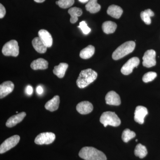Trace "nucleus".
I'll use <instances>...</instances> for the list:
<instances>
[{
    "label": "nucleus",
    "instance_id": "f3484780",
    "mask_svg": "<svg viewBox=\"0 0 160 160\" xmlns=\"http://www.w3.org/2000/svg\"><path fill=\"white\" fill-rule=\"evenodd\" d=\"M107 14L115 18L119 19L123 13V10L120 6L112 5L108 7Z\"/></svg>",
    "mask_w": 160,
    "mask_h": 160
},
{
    "label": "nucleus",
    "instance_id": "a211bd4d",
    "mask_svg": "<svg viewBox=\"0 0 160 160\" xmlns=\"http://www.w3.org/2000/svg\"><path fill=\"white\" fill-rule=\"evenodd\" d=\"M48 62L46 60L43 58H38L34 60L31 63L30 66L33 70L38 69H46L48 68Z\"/></svg>",
    "mask_w": 160,
    "mask_h": 160
},
{
    "label": "nucleus",
    "instance_id": "0eeeda50",
    "mask_svg": "<svg viewBox=\"0 0 160 160\" xmlns=\"http://www.w3.org/2000/svg\"><path fill=\"white\" fill-rule=\"evenodd\" d=\"M55 138V134L52 132H42L38 135L34 142L37 145H49L53 142Z\"/></svg>",
    "mask_w": 160,
    "mask_h": 160
},
{
    "label": "nucleus",
    "instance_id": "4be33fe9",
    "mask_svg": "<svg viewBox=\"0 0 160 160\" xmlns=\"http://www.w3.org/2000/svg\"><path fill=\"white\" fill-rule=\"evenodd\" d=\"M86 10L91 13L98 12L101 9V6L98 3V0H89L86 6Z\"/></svg>",
    "mask_w": 160,
    "mask_h": 160
},
{
    "label": "nucleus",
    "instance_id": "393cba45",
    "mask_svg": "<svg viewBox=\"0 0 160 160\" xmlns=\"http://www.w3.org/2000/svg\"><path fill=\"white\" fill-rule=\"evenodd\" d=\"M141 18L146 25H150L151 23L150 18L154 16V13L150 9H147L145 11L142 12L141 13Z\"/></svg>",
    "mask_w": 160,
    "mask_h": 160
},
{
    "label": "nucleus",
    "instance_id": "2eb2a0df",
    "mask_svg": "<svg viewBox=\"0 0 160 160\" xmlns=\"http://www.w3.org/2000/svg\"><path fill=\"white\" fill-rule=\"evenodd\" d=\"M38 37L47 47H51L52 45V38L51 34L45 29H41L38 32Z\"/></svg>",
    "mask_w": 160,
    "mask_h": 160
},
{
    "label": "nucleus",
    "instance_id": "5701e85b",
    "mask_svg": "<svg viewBox=\"0 0 160 160\" xmlns=\"http://www.w3.org/2000/svg\"><path fill=\"white\" fill-rule=\"evenodd\" d=\"M117 27V24L111 21H106L103 23L102 25V29L106 34L113 33L115 31Z\"/></svg>",
    "mask_w": 160,
    "mask_h": 160
},
{
    "label": "nucleus",
    "instance_id": "2f4dec72",
    "mask_svg": "<svg viewBox=\"0 0 160 160\" xmlns=\"http://www.w3.org/2000/svg\"><path fill=\"white\" fill-rule=\"evenodd\" d=\"M26 92L27 94L29 95H31L33 92V89L32 87L30 86H28L26 87Z\"/></svg>",
    "mask_w": 160,
    "mask_h": 160
},
{
    "label": "nucleus",
    "instance_id": "423d86ee",
    "mask_svg": "<svg viewBox=\"0 0 160 160\" xmlns=\"http://www.w3.org/2000/svg\"><path fill=\"white\" fill-rule=\"evenodd\" d=\"M20 137L18 135L12 136L5 140L0 146V153L2 154L15 147L19 142Z\"/></svg>",
    "mask_w": 160,
    "mask_h": 160
},
{
    "label": "nucleus",
    "instance_id": "c756f323",
    "mask_svg": "<svg viewBox=\"0 0 160 160\" xmlns=\"http://www.w3.org/2000/svg\"><path fill=\"white\" fill-rule=\"evenodd\" d=\"M78 27L80 28L82 31L83 33L86 35L89 34L91 31V29L87 26V24L85 21H82L80 23L79 26H78Z\"/></svg>",
    "mask_w": 160,
    "mask_h": 160
},
{
    "label": "nucleus",
    "instance_id": "ddd939ff",
    "mask_svg": "<svg viewBox=\"0 0 160 160\" xmlns=\"http://www.w3.org/2000/svg\"><path fill=\"white\" fill-rule=\"evenodd\" d=\"M93 107L92 103L88 101H83L78 104L77 110L81 114H87L93 110Z\"/></svg>",
    "mask_w": 160,
    "mask_h": 160
},
{
    "label": "nucleus",
    "instance_id": "39448f33",
    "mask_svg": "<svg viewBox=\"0 0 160 160\" xmlns=\"http://www.w3.org/2000/svg\"><path fill=\"white\" fill-rule=\"evenodd\" d=\"M2 52L6 56L17 57L19 53V47L17 41L12 40L7 42L3 46Z\"/></svg>",
    "mask_w": 160,
    "mask_h": 160
},
{
    "label": "nucleus",
    "instance_id": "c9c22d12",
    "mask_svg": "<svg viewBox=\"0 0 160 160\" xmlns=\"http://www.w3.org/2000/svg\"><path fill=\"white\" fill-rule=\"evenodd\" d=\"M56 3L57 5H58V1H57V2H56Z\"/></svg>",
    "mask_w": 160,
    "mask_h": 160
},
{
    "label": "nucleus",
    "instance_id": "f257e3e1",
    "mask_svg": "<svg viewBox=\"0 0 160 160\" xmlns=\"http://www.w3.org/2000/svg\"><path fill=\"white\" fill-rule=\"evenodd\" d=\"M97 77V72L92 69H88L82 70L77 80V85L80 89H83L93 82Z\"/></svg>",
    "mask_w": 160,
    "mask_h": 160
},
{
    "label": "nucleus",
    "instance_id": "6e6552de",
    "mask_svg": "<svg viewBox=\"0 0 160 160\" xmlns=\"http://www.w3.org/2000/svg\"><path fill=\"white\" fill-rule=\"evenodd\" d=\"M156 52L153 49L146 51L143 57V66L147 68L153 67L156 65Z\"/></svg>",
    "mask_w": 160,
    "mask_h": 160
},
{
    "label": "nucleus",
    "instance_id": "dca6fc26",
    "mask_svg": "<svg viewBox=\"0 0 160 160\" xmlns=\"http://www.w3.org/2000/svg\"><path fill=\"white\" fill-rule=\"evenodd\" d=\"M59 103V96L58 95L55 96L52 99L46 102L45 106V108L51 112L56 111L58 109Z\"/></svg>",
    "mask_w": 160,
    "mask_h": 160
},
{
    "label": "nucleus",
    "instance_id": "bb28decb",
    "mask_svg": "<svg viewBox=\"0 0 160 160\" xmlns=\"http://www.w3.org/2000/svg\"><path fill=\"white\" fill-rule=\"evenodd\" d=\"M135 136L136 133L134 132L131 131L129 129H126L123 132L122 139L124 142L127 143Z\"/></svg>",
    "mask_w": 160,
    "mask_h": 160
},
{
    "label": "nucleus",
    "instance_id": "c85d7f7f",
    "mask_svg": "<svg viewBox=\"0 0 160 160\" xmlns=\"http://www.w3.org/2000/svg\"><path fill=\"white\" fill-rule=\"evenodd\" d=\"M74 0H59L58 6L62 9L69 8L74 4Z\"/></svg>",
    "mask_w": 160,
    "mask_h": 160
},
{
    "label": "nucleus",
    "instance_id": "72a5a7b5",
    "mask_svg": "<svg viewBox=\"0 0 160 160\" xmlns=\"http://www.w3.org/2000/svg\"><path fill=\"white\" fill-rule=\"evenodd\" d=\"M46 0H34V2L37 3H42L43 2H45Z\"/></svg>",
    "mask_w": 160,
    "mask_h": 160
},
{
    "label": "nucleus",
    "instance_id": "9b49d317",
    "mask_svg": "<svg viewBox=\"0 0 160 160\" xmlns=\"http://www.w3.org/2000/svg\"><path fill=\"white\" fill-rule=\"evenodd\" d=\"M14 84L11 81H6L0 85V98L6 97L13 91Z\"/></svg>",
    "mask_w": 160,
    "mask_h": 160
},
{
    "label": "nucleus",
    "instance_id": "cd10ccee",
    "mask_svg": "<svg viewBox=\"0 0 160 160\" xmlns=\"http://www.w3.org/2000/svg\"><path fill=\"white\" fill-rule=\"evenodd\" d=\"M157 76L156 72H149L144 74L142 78L143 82L145 83H148L152 82Z\"/></svg>",
    "mask_w": 160,
    "mask_h": 160
},
{
    "label": "nucleus",
    "instance_id": "f03ea898",
    "mask_svg": "<svg viewBox=\"0 0 160 160\" xmlns=\"http://www.w3.org/2000/svg\"><path fill=\"white\" fill-rule=\"evenodd\" d=\"M80 158L85 160H107L102 152L92 147H84L79 152Z\"/></svg>",
    "mask_w": 160,
    "mask_h": 160
},
{
    "label": "nucleus",
    "instance_id": "9d476101",
    "mask_svg": "<svg viewBox=\"0 0 160 160\" xmlns=\"http://www.w3.org/2000/svg\"><path fill=\"white\" fill-rule=\"evenodd\" d=\"M148 113V110L146 107L143 106H137L134 112L135 121L139 124H143L144 122V118Z\"/></svg>",
    "mask_w": 160,
    "mask_h": 160
},
{
    "label": "nucleus",
    "instance_id": "f704fd0d",
    "mask_svg": "<svg viewBox=\"0 0 160 160\" xmlns=\"http://www.w3.org/2000/svg\"><path fill=\"white\" fill-rule=\"evenodd\" d=\"M89 0H79L80 2L82 3H85L86 2H88Z\"/></svg>",
    "mask_w": 160,
    "mask_h": 160
},
{
    "label": "nucleus",
    "instance_id": "e433bc0d",
    "mask_svg": "<svg viewBox=\"0 0 160 160\" xmlns=\"http://www.w3.org/2000/svg\"><path fill=\"white\" fill-rule=\"evenodd\" d=\"M138 140L137 139L136 140V142H138Z\"/></svg>",
    "mask_w": 160,
    "mask_h": 160
},
{
    "label": "nucleus",
    "instance_id": "b1692460",
    "mask_svg": "<svg viewBox=\"0 0 160 160\" xmlns=\"http://www.w3.org/2000/svg\"><path fill=\"white\" fill-rule=\"evenodd\" d=\"M95 52V47L92 45H89L82 49L80 52V57L84 59H87L91 58Z\"/></svg>",
    "mask_w": 160,
    "mask_h": 160
},
{
    "label": "nucleus",
    "instance_id": "f8f14e48",
    "mask_svg": "<svg viewBox=\"0 0 160 160\" xmlns=\"http://www.w3.org/2000/svg\"><path fill=\"white\" fill-rule=\"evenodd\" d=\"M106 104L112 106H119L121 104V99L119 95L113 91L109 92L105 97Z\"/></svg>",
    "mask_w": 160,
    "mask_h": 160
},
{
    "label": "nucleus",
    "instance_id": "473e14b6",
    "mask_svg": "<svg viewBox=\"0 0 160 160\" xmlns=\"http://www.w3.org/2000/svg\"><path fill=\"white\" fill-rule=\"evenodd\" d=\"M37 92L38 94H42L43 92V89L42 86H38L37 88Z\"/></svg>",
    "mask_w": 160,
    "mask_h": 160
},
{
    "label": "nucleus",
    "instance_id": "a878e982",
    "mask_svg": "<svg viewBox=\"0 0 160 160\" xmlns=\"http://www.w3.org/2000/svg\"><path fill=\"white\" fill-rule=\"evenodd\" d=\"M147 153L148 152L146 146L141 144L137 145L134 150V154L136 156L140 158H143L147 155Z\"/></svg>",
    "mask_w": 160,
    "mask_h": 160
},
{
    "label": "nucleus",
    "instance_id": "6ab92c4d",
    "mask_svg": "<svg viewBox=\"0 0 160 160\" xmlns=\"http://www.w3.org/2000/svg\"><path fill=\"white\" fill-rule=\"evenodd\" d=\"M32 45L34 49L40 53L46 52L47 47L39 37L34 38L32 41Z\"/></svg>",
    "mask_w": 160,
    "mask_h": 160
},
{
    "label": "nucleus",
    "instance_id": "7ed1b4c3",
    "mask_svg": "<svg viewBox=\"0 0 160 160\" xmlns=\"http://www.w3.org/2000/svg\"><path fill=\"white\" fill-rule=\"evenodd\" d=\"M135 42L133 41L126 42L119 46L112 54L113 60H118L131 53L135 47Z\"/></svg>",
    "mask_w": 160,
    "mask_h": 160
},
{
    "label": "nucleus",
    "instance_id": "aec40b11",
    "mask_svg": "<svg viewBox=\"0 0 160 160\" xmlns=\"http://www.w3.org/2000/svg\"><path fill=\"white\" fill-rule=\"evenodd\" d=\"M68 66H69V65L67 63H60L58 66H55L53 70V73L58 78H62L65 76L66 70L68 69Z\"/></svg>",
    "mask_w": 160,
    "mask_h": 160
},
{
    "label": "nucleus",
    "instance_id": "1a4fd4ad",
    "mask_svg": "<svg viewBox=\"0 0 160 160\" xmlns=\"http://www.w3.org/2000/svg\"><path fill=\"white\" fill-rule=\"evenodd\" d=\"M140 63V60L137 57H133L128 60L126 64L123 65L121 69V72L123 74L128 75L132 72V70L137 67Z\"/></svg>",
    "mask_w": 160,
    "mask_h": 160
},
{
    "label": "nucleus",
    "instance_id": "7c9ffc66",
    "mask_svg": "<svg viewBox=\"0 0 160 160\" xmlns=\"http://www.w3.org/2000/svg\"><path fill=\"white\" fill-rule=\"evenodd\" d=\"M6 14V10L2 4H0V18H3Z\"/></svg>",
    "mask_w": 160,
    "mask_h": 160
},
{
    "label": "nucleus",
    "instance_id": "20e7f679",
    "mask_svg": "<svg viewBox=\"0 0 160 160\" xmlns=\"http://www.w3.org/2000/svg\"><path fill=\"white\" fill-rule=\"evenodd\" d=\"M100 121L103 124L104 127L107 126H111L114 127H117L121 124V120L114 112L107 111L103 112Z\"/></svg>",
    "mask_w": 160,
    "mask_h": 160
},
{
    "label": "nucleus",
    "instance_id": "412c9836",
    "mask_svg": "<svg viewBox=\"0 0 160 160\" xmlns=\"http://www.w3.org/2000/svg\"><path fill=\"white\" fill-rule=\"evenodd\" d=\"M68 13L71 16L70 21L72 24H74L77 22L78 17L81 16L82 14V10L79 8L74 7L70 8L68 10Z\"/></svg>",
    "mask_w": 160,
    "mask_h": 160
},
{
    "label": "nucleus",
    "instance_id": "4468645a",
    "mask_svg": "<svg viewBox=\"0 0 160 160\" xmlns=\"http://www.w3.org/2000/svg\"><path fill=\"white\" fill-rule=\"evenodd\" d=\"M26 112H20L19 113L12 116L8 119L6 123V126L9 128H11L21 122L26 116Z\"/></svg>",
    "mask_w": 160,
    "mask_h": 160
}]
</instances>
